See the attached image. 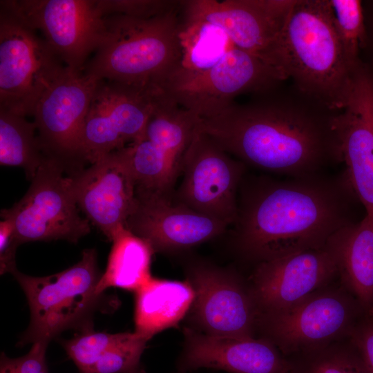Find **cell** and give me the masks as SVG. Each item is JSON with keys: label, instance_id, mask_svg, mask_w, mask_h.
I'll return each instance as SVG.
<instances>
[{"label": "cell", "instance_id": "23", "mask_svg": "<svg viewBox=\"0 0 373 373\" xmlns=\"http://www.w3.org/2000/svg\"><path fill=\"white\" fill-rule=\"evenodd\" d=\"M200 119L157 90L154 108L142 136L164 153L177 175Z\"/></svg>", "mask_w": 373, "mask_h": 373}, {"label": "cell", "instance_id": "17", "mask_svg": "<svg viewBox=\"0 0 373 373\" xmlns=\"http://www.w3.org/2000/svg\"><path fill=\"white\" fill-rule=\"evenodd\" d=\"M77 206L111 241L125 226L136 199V182L121 149L70 175Z\"/></svg>", "mask_w": 373, "mask_h": 373}, {"label": "cell", "instance_id": "4", "mask_svg": "<svg viewBox=\"0 0 373 373\" xmlns=\"http://www.w3.org/2000/svg\"><path fill=\"white\" fill-rule=\"evenodd\" d=\"M178 10L149 19L104 16V38L83 73L99 80L158 88L183 59Z\"/></svg>", "mask_w": 373, "mask_h": 373}, {"label": "cell", "instance_id": "27", "mask_svg": "<svg viewBox=\"0 0 373 373\" xmlns=\"http://www.w3.org/2000/svg\"><path fill=\"white\" fill-rule=\"evenodd\" d=\"M136 189L169 193L178 176L164 153L144 137L124 147Z\"/></svg>", "mask_w": 373, "mask_h": 373}, {"label": "cell", "instance_id": "9", "mask_svg": "<svg viewBox=\"0 0 373 373\" xmlns=\"http://www.w3.org/2000/svg\"><path fill=\"white\" fill-rule=\"evenodd\" d=\"M62 157L48 154L23 197L1 211L14 225L20 244L64 240L77 242L90 231L79 214L70 175L64 173Z\"/></svg>", "mask_w": 373, "mask_h": 373}, {"label": "cell", "instance_id": "31", "mask_svg": "<svg viewBox=\"0 0 373 373\" xmlns=\"http://www.w3.org/2000/svg\"><path fill=\"white\" fill-rule=\"evenodd\" d=\"M104 16L122 15L128 17L149 19L180 9L181 1L169 0H95Z\"/></svg>", "mask_w": 373, "mask_h": 373}, {"label": "cell", "instance_id": "15", "mask_svg": "<svg viewBox=\"0 0 373 373\" xmlns=\"http://www.w3.org/2000/svg\"><path fill=\"white\" fill-rule=\"evenodd\" d=\"M338 278L328 243L257 263L249 285L260 314L286 309Z\"/></svg>", "mask_w": 373, "mask_h": 373}, {"label": "cell", "instance_id": "32", "mask_svg": "<svg viewBox=\"0 0 373 373\" xmlns=\"http://www.w3.org/2000/svg\"><path fill=\"white\" fill-rule=\"evenodd\" d=\"M20 245L13 224L10 220L0 222V271L10 273L16 268L15 253Z\"/></svg>", "mask_w": 373, "mask_h": 373}, {"label": "cell", "instance_id": "11", "mask_svg": "<svg viewBox=\"0 0 373 373\" xmlns=\"http://www.w3.org/2000/svg\"><path fill=\"white\" fill-rule=\"evenodd\" d=\"M157 90L99 80L82 127L80 160L90 164L140 139Z\"/></svg>", "mask_w": 373, "mask_h": 373}, {"label": "cell", "instance_id": "35", "mask_svg": "<svg viewBox=\"0 0 373 373\" xmlns=\"http://www.w3.org/2000/svg\"><path fill=\"white\" fill-rule=\"evenodd\" d=\"M39 373H48V371L47 370H44V371L39 372Z\"/></svg>", "mask_w": 373, "mask_h": 373}, {"label": "cell", "instance_id": "1", "mask_svg": "<svg viewBox=\"0 0 373 373\" xmlns=\"http://www.w3.org/2000/svg\"><path fill=\"white\" fill-rule=\"evenodd\" d=\"M340 112L283 82L201 119L196 128L244 164L305 178L343 163L336 128Z\"/></svg>", "mask_w": 373, "mask_h": 373}, {"label": "cell", "instance_id": "18", "mask_svg": "<svg viewBox=\"0 0 373 373\" xmlns=\"http://www.w3.org/2000/svg\"><path fill=\"white\" fill-rule=\"evenodd\" d=\"M99 80L67 68L44 92L32 116L46 153L67 160H80V135Z\"/></svg>", "mask_w": 373, "mask_h": 373}, {"label": "cell", "instance_id": "14", "mask_svg": "<svg viewBox=\"0 0 373 373\" xmlns=\"http://www.w3.org/2000/svg\"><path fill=\"white\" fill-rule=\"evenodd\" d=\"M186 281L194 291L188 313L191 328L213 336H257L258 310L249 285L236 274L195 263L188 268Z\"/></svg>", "mask_w": 373, "mask_h": 373}, {"label": "cell", "instance_id": "3", "mask_svg": "<svg viewBox=\"0 0 373 373\" xmlns=\"http://www.w3.org/2000/svg\"><path fill=\"white\" fill-rule=\"evenodd\" d=\"M277 67L286 79L332 108L346 106L358 66L345 56L330 0H296L280 36Z\"/></svg>", "mask_w": 373, "mask_h": 373}, {"label": "cell", "instance_id": "12", "mask_svg": "<svg viewBox=\"0 0 373 373\" xmlns=\"http://www.w3.org/2000/svg\"><path fill=\"white\" fill-rule=\"evenodd\" d=\"M245 169L243 162L196 129L182 159L183 178L175 201L227 225L233 224Z\"/></svg>", "mask_w": 373, "mask_h": 373}, {"label": "cell", "instance_id": "10", "mask_svg": "<svg viewBox=\"0 0 373 373\" xmlns=\"http://www.w3.org/2000/svg\"><path fill=\"white\" fill-rule=\"evenodd\" d=\"M295 2L189 0L181 1V8L185 23H204L218 28L234 47L260 57L278 70L280 39Z\"/></svg>", "mask_w": 373, "mask_h": 373}, {"label": "cell", "instance_id": "25", "mask_svg": "<svg viewBox=\"0 0 373 373\" xmlns=\"http://www.w3.org/2000/svg\"><path fill=\"white\" fill-rule=\"evenodd\" d=\"M26 117L0 110V164L23 168L31 180L48 153Z\"/></svg>", "mask_w": 373, "mask_h": 373}, {"label": "cell", "instance_id": "21", "mask_svg": "<svg viewBox=\"0 0 373 373\" xmlns=\"http://www.w3.org/2000/svg\"><path fill=\"white\" fill-rule=\"evenodd\" d=\"M338 280L366 314H373V222L367 216L335 233L327 242Z\"/></svg>", "mask_w": 373, "mask_h": 373}, {"label": "cell", "instance_id": "29", "mask_svg": "<svg viewBox=\"0 0 373 373\" xmlns=\"http://www.w3.org/2000/svg\"><path fill=\"white\" fill-rule=\"evenodd\" d=\"M147 341L135 332H125L86 373H145L140 360Z\"/></svg>", "mask_w": 373, "mask_h": 373}, {"label": "cell", "instance_id": "20", "mask_svg": "<svg viewBox=\"0 0 373 373\" xmlns=\"http://www.w3.org/2000/svg\"><path fill=\"white\" fill-rule=\"evenodd\" d=\"M183 334L179 371L212 368L231 373H289L286 357L266 338L213 336L189 327H184Z\"/></svg>", "mask_w": 373, "mask_h": 373}, {"label": "cell", "instance_id": "16", "mask_svg": "<svg viewBox=\"0 0 373 373\" xmlns=\"http://www.w3.org/2000/svg\"><path fill=\"white\" fill-rule=\"evenodd\" d=\"M227 226L171 201L169 193L137 189L135 204L125 224L159 252L191 248L220 236Z\"/></svg>", "mask_w": 373, "mask_h": 373}, {"label": "cell", "instance_id": "2", "mask_svg": "<svg viewBox=\"0 0 373 373\" xmlns=\"http://www.w3.org/2000/svg\"><path fill=\"white\" fill-rule=\"evenodd\" d=\"M356 197L347 177H260L240 186L235 242L247 259L262 261L325 246L354 222Z\"/></svg>", "mask_w": 373, "mask_h": 373}, {"label": "cell", "instance_id": "33", "mask_svg": "<svg viewBox=\"0 0 373 373\" xmlns=\"http://www.w3.org/2000/svg\"><path fill=\"white\" fill-rule=\"evenodd\" d=\"M350 338L373 372V314H365L356 325Z\"/></svg>", "mask_w": 373, "mask_h": 373}, {"label": "cell", "instance_id": "6", "mask_svg": "<svg viewBox=\"0 0 373 373\" xmlns=\"http://www.w3.org/2000/svg\"><path fill=\"white\" fill-rule=\"evenodd\" d=\"M285 80L263 59L232 46L208 67L181 65L158 89L180 106L206 119L224 111L239 95L256 94Z\"/></svg>", "mask_w": 373, "mask_h": 373}, {"label": "cell", "instance_id": "7", "mask_svg": "<svg viewBox=\"0 0 373 373\" xmlns=\"http://www.w3.org/2000/svg\"><path fill=\"white\" fill-rule=\"evenodd\" d=\"M365 314L338 278L291 307L259 314L256 336L287 356L349 338Z\"/></svg>", "mask_w": 373, "mask_h": 373}, {"label": "cell", "instance_id": "30", "mask_svg": "<svg viewBox=\"0 0 373 373\" xmlns=\"http://www.w3.org/2000/svg\"><path fill=\"white\" fill-rule=\"evenodd\" d=\"M124 333L108 334L90 331L66 341L64 347L81 373H86Z\"/></svg>", "mask_w": 373, "mask_h": 373}, {"label": "cell", "instance_id": "22", "mask_svg": "<svg viewBox=\"0 0 373 373\" xmlns=\"http://www.w3.org/2000/svg\"><path fill=\"white\" fill-rule=\"evenodd\" d=\"M135 292V332L148 341L178 325L189 313L194 299L188 281L153 277Z\"/></svg>", "mask_w": 373, "mask_h": 373}, {"label": "cell", "instance_id": "8", "mask_svg": "<svg viewBox=\"0 0 373 373\" xmlns=\"http://www.w3.org/2000/svg\"><path fill=\"white\" fill-rule=\"evenodd\" d=\"M0 2V110L32 116L67 67L37 30Z\"/></svg>", "mask_w": 373, "mask_h": 373}, {"label": "cell", "instance_id": "26", "mask_svg": "<svg viewBox=\"0 0 373 373\" xmlns=\"http://www.w3.org/2000/svg\"><path fill=\"white\" fill-rule=\"evenodd\" d=\"M285 357L289 373H373L350 337Z\"/></svg>", "mask_w": 373, "mask_h": 373}, {"label": "cell", "instance_id": "13", "mask_svg": "<svg viewBox=\"0 0 373 373\" xmlns=\"http://www.w3.org/2000/svg\"><path fill=\"white\" fill-rule=\"evenodd\" d=\"M4 1L74 71H83L104 38V17L95 0Z\"/></svg>", "mask_w": 373, "mask_h": 373}, {"label": "cell", "instance_id": "34", "mask_svg": "<svg viewBox=\"0 0 373 373\" xmlns=\"http://www.w3.org/2000/svg\"><path fill=\"white\" fill-rule=\"evenodd\" d=\"M362 8L365 26V41L361 59L373 69V0L362 1Z\"/></svg>", "mask_w": 373, "mask_h": 373}, {"label": "cell", "instance_id": "36", "mask_svg": "<svg viewBox=\"0 0 373 373\" xmlns=\"http://www.w3.org/2000/svg\"><path fill=\"white\" fill-rule=\"evenodd\" d=\"M177 373H185L184 372L178 371Z\"/></svg>", "mask_w": 373, "mask_h": 373}, {"label": "cell", "instance_id": "28", "mask_svg": "<svg viewBox=\"0 0 373 373\" xmlns=\"http://www.w3.org/2000/svg\"><path fill=\"white\" fill-rule=\"evenodd\" d=\"M334 23L344 52L353 67L363 61L365 26L361 0H330Z\"/></svg>", "mask_w": 373, "mask_h": 373}, {"label": "cell", "instance_id": "24", "mask_svg": "<svg viewBox=\"0 0 373 373\" xmlns=\"http://www.w3.org/2000/svg\"><path fill=\"white\" fill-rule=\"evenodd\" d=\"M106 268L96 287L98 295L109 287L136 291L151 278L150 265L154 252L148 242L125 226L114 235Z\"/></svg>", "mask_w": 373, "mask_h": 373}, {"label": "cell", "instance_id": "19", "mask_svg": "<svg viewBox=\"0 0 373 373\" xmlns=\"http://www.w3.org/2000/svg\"><path fill=\"white\" fill-rule=\"evenodd\" d=\"M336 128L345 175L365 216L373 222V69L365 63L356 71Z\"/></svg>", "mask_w": 373, "mask_h": 373}, {"label": "cell", "instance_id": "5", "mask_svg": "<svg viewBox=\"0 0 373 373\" xmlns=\"http://www.w3.org/2000/svg\"><path fill=\"white\" fill-rule=\"evenodd\" d=\"M26 296L30 321L19 345L44 342L74 328L90 316L102 295L96 292L100 279L97 252L84 249L81 260L55 274L36 277L17 268L11 272Z\"/></svg>", "mask_w": 373, "mask_h": 373}]
</instances>
